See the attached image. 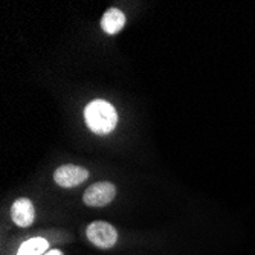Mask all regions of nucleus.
<instances>
[{
  "mask_svg": "<svg viewBox=\"0 0 255 255\" xmlns=\"http://www.w3.org/2000/svg\"><path fill=\"white\" fill-rule=\"evenodd\" d=\"M89 177V171L80 165H63L54 173V180L63 188H74Z\"/></svg>",
  "mask_w": 255,
  "mask_h": 255,
  "instance_id": "20e7f679",
  "label": "nucleus"
},
{
  "mask_svg": "<svg viewBox=\"0 0 255 255\" xmlns=\"http://www.w3.org/2000/svg\"><path fill=\"white\" fill-rule=\"evenodd\" d=\"M11 219L14 220L15 225L21 226V228H26L29 225L34 223L35 220V210H34V205L31 203L29 199H17L11 208Z\"/></svg>",
  "mask_w": 255,
  "mask_h": 255,
  "instance_id": "39448f33",
  "label": "nucleus"
},
{
  "mask_svg": "<svg viewBox=\"0 0 255 255\" xmlns=\"http://www.w3.org/2000/svg\"><path fill=\"white\" fill-rule=\"evenodd\" d=\"M48 248H49L48 242H46L44 239L37 237V239H31V240L23 243L20 246L17 255H43Z\"/></svg>",
  "mask_w": 255,
  "mask_h": 255,
  "instance_id": "0eeeda50",
  "label": "nucleus"
},
{
  "mask_svg": "<svg viewBox=\"0 0 255 255\" xmlns=\"http://www.w3.org/2000/svg\"><path fill=\"white\" fill-rule=\"evenodd\" d=\"M84 120L87 127L94 133L107 134L117 127L118 113L110 103L104 100H95L87 104L84 110Z\"/></svg>",
  "mask_w": 255,
  "mask_h": 255,
  "instance_id": "f257e3e1",
  "label": "nucleus"
},
{
  "mask_svg": "<svg viewBox=\"0 0 255 255\" xmlns=\"http://www.w3.org/2000/svg\"><path fill=\"white\" fill-rule=\"evenodd\" d=\"M115 196H117V188L113 183L98 182L86 190L83 200L89 206H106L115 199Z\"/></svg>",
  "mask_w": 255,
  "mask_h": 255,
  "instance_id": "7ed1b4c3",
  "label": "nucleus"
},
{
  "mask_svg": "<svg viewBox=\"0 0 255 255\" xmlns=\"http://www.w3.org/2000/svg\"><path fill=\"white\" fill-rule=\"evenodd\" d=\"M124 25H126V15L118 8H110L109 11L104 12L103 18H101L103 31L110 35L120 32L124 28Z\"/></svg>",
  "mask_w": 255,
  "mask_h": 255,
  "instance_id": "423d86ee",
  "label": "nucleus"
},
{
  "mask_svg": "<svg viewBox=\"0 0 255 255\" xmlns=\"http://www.w3.org/2000/svg\"><path fill=\"white\" fill-rule=\"evenodd\" d=\"M87 239L98 248L109 249L118 240V233L107 222H94L87 226Z\"/></svg>",
  "mask_w": 255,
  "mask_h": 255,
  "instance_id": "f03ea898",
  "label": "nucleus"
},
{
  "mask_svg": "<svg viewBox=\"0 0 255 255\" xmlns=\"http://www.w3.org/2000/svg\"><path fill=\"white\" fill-rule=\"evenodd\" d=\"M44 255H63V252L58 251V249H52V251H49V252H46Z\"/></svg>",
  "mask_w": 255,
  "mask_h": 255,
  "instance_id": "6e6552de",
  "label": "nucleus"
}]
</instances>
